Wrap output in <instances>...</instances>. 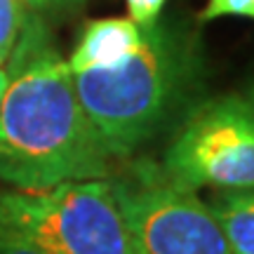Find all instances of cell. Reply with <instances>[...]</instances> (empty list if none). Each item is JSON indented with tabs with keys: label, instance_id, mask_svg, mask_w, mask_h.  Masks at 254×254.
Returning <instances> with one entry per match:
<instances>
[{
	"label": "cell",
	"instance_id": "6da1fadb",
	"mask_svg": "<svg viewBox=\"0 0 254 254\" xmlns=\"http://www.w3.org/2000/svg\"><path fill=\"white\" fill-rule=\"evenodd\" d=\"M5 75L0 182L45 190L64 182L109 179L116 160L82 111L71 68L36 14H24Z\"/></svg>",
	"mask_w": 254,
	"mask_h": 254
},
{
	"label": "cell",
	"instance_id": "7a4b0ae2",
	"mask_svg": "<svg viewBox=\"0 0 254 254\" xmlns=\"http://www.w3.org/2000/svg\"><path fill=\"white\" fill-rule=\"evenodd\" d=\"M82 111L113 160H127L179 111L198 78L195 55L158 21L118 64L71 73Z\"/></svg>",
	"mask_w": 254,
	"mask_h": 254
},
{
	"label": "cell",
	"instance_id": "3957f363",
	"mask_svg": "<svg viewBox=\"0 0 254 254\" xmlns=\"http://www.w3.org/2000/svg\"><path fill=\"white\" fill-rule=\"evenodd\" d=\"M0 243L47 254H139L109 179L0 190Z\"/></svg>",
	"mask_w": 254,
	"mask_h": 254
},
{
	"label": "cell",
	"instance_id": "277c9868",
	"mask_svg": "<svg viewBox=\"0 0 254 254\" xmlns=\"http://www.w3.org/2000/svg\"><path fill=\"white\" fill-rule=\"evenodd\" d=\"M160 170L189 190L254 189L252 101L226 94L193 109L165 148Z\"/></svg>",
	"mask_w": 254,
	"mask_h": 254
},
{
	"label": "cell",
	"instance_id": "5b68a950",
	"mask_svg": "<svg viewBox=\"0 0 254 254\" xmlns=\"http://www.w3.org/2000/svg\"><path fill=\"white\" fill-rule=\"evenodd\" d=\"M109 182L139 254H231L207 202L170 182L160 165L139 160Z\"/></svg>",
	"mask_w": 254,
	"mask_h": 254
},
{
	"label": "cell",
	"instance_id": "8992f818",
	"mask_svg": "<svg viewBox=\"0 0 254 254\" xmlns=\"http://www.w3.org/2000/svg\"><path fill=\"white\" fill-rule=\"evenodd\" d=\"M141 40V26L127 17L97 19L85 26L78 45L68 59L71 73L87 68H104L125 59Z\"/></svg>",
	"mask_w": 254,
	"mask_h": 254
},
{
	"label": "cell",
	"instance_id": "52a82bcc",
	"mask_svg": "<svg viewBox=\"0 0 254 254\" xmlns=\"http://www.w3.org/2000/svg\"><path fill=\"white\" fill-rule=\"evenodd\" d=\"M207 207L226 238L231 254H254V189L217 190Z\"/></svg>",
	"mask_w": 254,
	"mask_h": 254
},
{
	"label": "cell",
	"instance_id": "ba28073f",
	"mask_svg": "<svg viewBox=\"0 0 254 254\" xmlns=\"http://www.w3.org/2000/svg\"><path fill=\"white\" fill-rule=\"evenodd\" d=\"M24 24L21 0H0V66H5Z\"/></svg>",
	"mask_w": 254,
	"mask_h": 254
},
{
	"label": "cell",
	"instance_id": "9c48e42d",
	"mask_svg": "<svg viewBox=\"0 0 254 254\" xmlns=\"http://www.w3.org/2000/svg\"><path fill=\"white\" fill-rule=\"evenodd\" d=\"M221 17H245L254 21V0H207L198 14L200 21H214Z\"/></svg>",
	"mask_w": 254,
	"mask_h": 254
},
{
	"label": "cell",
	"instance_id": "30bf717a",
	"mask_svg": "<svg viewBox=\"0 0 254 254\" xmlns=\"http://www.w3.org/2000/svg\"><path fill=\"white\" fill-rule=\"evenodd\" d=\"M129 19L139 26H151L158 21V14L163 12L165 0H125Z\"/></svg>",
	"mask_w": 254,
	"mask_h": 254
},
{
	"label": "cell",
	"instance_id": "8fae6325",
	"mask_svg": "<svg viewBox=\"0 0 254 254\" xmlns=\"http://www.w3.org/2000/svg\"><path fill=\"white\" fill-rule=\"evenodd\" d=\"M82 0H26L31 9H36L38 14H52V12H68L78 7Z\"/></svg>",
	"mask_w": 254,
	"mask_h": 254
},
{
	"label": "cell",
	"instance_id": "7c38bea8",
	"mask_svg": "<svg viewBox=\"0 0 254 254\" xmlns=\"http://www.w3.org/2000/svg\"><path fill=\"white\" fill-rule=\"evenodd\" d=\"M0 254H47V252L31 245H19V243H0Z\"/></svg>",
	"mask_w": 254,
	"mask_h": 254
},
{
	"label": "cell",
	"instance_id": "4fadbf2b",
	"mask_svg": "<svg viewBox=\"0 0 254 254\" xmlns=\"http://www.w3.org/2000/svg\"><path fill=\"white\" fill-rule=\"evenodd\" d=\"M5 80H7V75H5V66H0V99H2V90H5Z\"/></svg>",
	"mask_w": 254,
	"mask_h": 254
},
{
	"label": "cell",
	"instance_id": "5bb4252c",
	"mask_svg": "<svg viewBox=\"0 0 254 254\" xmlns=\"http://www.w3.org/2000/svg\"><path fill=\"white\" fill-rule=\"evenodd\" d=\"M245 97H247V99H250V101H252V106H254V80L250 82V90H247V94H245Z\"/></svg>",
	"mask_w": 254,
	"mask_h": 254
}]
</instances>
